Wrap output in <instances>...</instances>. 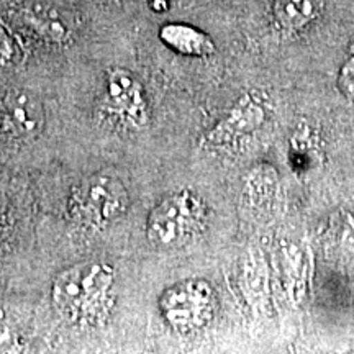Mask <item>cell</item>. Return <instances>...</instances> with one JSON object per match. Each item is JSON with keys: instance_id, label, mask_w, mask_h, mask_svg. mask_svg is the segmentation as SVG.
I'll use <instances>...</instances> for the list:
<instances>
[{"instance_id": "10", "label": "cell", "mask_w": 354, "mask_h": 354, "mask_svg": "<svg viewBox=\"0 0 354 354\" xmlns=\"http://www.w3.org/2000/svg\"><path fill=\"white\" fill-rule=\"evenodd\" d=\"M26 21L38 35H41L43 38H46L48 41L53 43H63L69 37V30L66 28V25L56 17L50 15V13H38V12H28L26 13Z\"/></svg>"}, {"instance_id": "12", "label": "cell", "mask_w": 354, "mask_h": 354, "mask_svg": "<svg viewBox=\"0 0 354 354\" xmlns=\"http://www.w3.org/2000/svg\"><path fill=\"white\" fill-rule=\"evenodd\" d=\"M12 57V43L10 38L0 30V66H6Z\"/></svg>"}, {"instance_id": "13", "label": "cell", "mask_w": 354, "mask_h": 354, "mask_svg": "<svg viewBox=\"0 0 354 354\" xmlns=\"http://www.w3.org/2000/svg\"><path fill=\"white\" fill-rule=\"evenodd\" d=\"M149 7L154 12H166L169 8V0H149Z\"/></svg>"}, {"instance_id": "14", "label": "cell", "mask_w": 354, "mask_h": 354, "mask_svg": "<svg viewBox=\"0 0 354 354\" xmlns=\"http://www.w3.org/2000/svg\"><path fill=\"white\" fill-rule=\"evenodd\" d=\"M10 344V335H8L7 330L0 328V349L7 348Z\"/></svg>"}, {"instance_id": "11", "label": "cell", "mask_w": 354, "mask_h": 354, "mask_svg": "<svg viewBox=\"0 0 354 354\" xmlns=\"http://www.w3.org/2000/svg\"><path fill=\"white\" fill-rule=\"evenodd\" d=\"M338 87L349 100H354V44L338 74Z\"/></svg>"}, {"instance_id": "3", "label": "cell", "mask_w": 354, "mask_h": 354, "mask_svg": "<svg viewBox=\"0 0 354 354\" xmlns=\"http://www.w3.org/2000/svg\"><path fill=\"white\" fill-rule=\"evenodd\" d=\"M130 209V192L112 172H97L74 185L68 198V214L74 223L88 230H104Z\"/></svg>"}, {"instance_id": "15", "label": "cell", "mask_w": 354, "mask_h": 354, "mask_svg": "<svg viewBox=\"0 0 354 354\" xmlns=\"http://www.w3.org/2000/svg\"><path fill=\"white\" fill-rule=\"evenodd\" d=\"M3 225H6V203L0 201V233H2Z\"/></svg>"}, {"instance_id": "8", "label": "cell", "mask_w": 354, "mask_h": 354, "mask_svg": "<svg viewBox=\"0 0 354 354\" xmlns=\"http://www.w3.org/2000/svg\"><path fill=\"white\" fill-rule=\"evenodd\" d=\"M159 39L177 55L207 57L214 55L215 44L205 32L189 24H166L159 28Z\"/></svg>"}, {"instance_id": "4", "label": "cell", "mask_w": 354, "mask_h": 354, "mask_svg": "<svg viewBox=\"0 0 354 354\" xmlns=\"http://www.w3.org/2000/svg\"><path fill=\"white\" fill-rule=\"evenodd\" d=\"M158 307L162 320L176 333H194L214 317L215 294L203 279H187L166 287L159 295Z\"/></svg>"}, {"instance_id": "9", "label": "cell", "mask_w": 354, "mask_h": 354, "mask_svg": "<svg viewBox=\"0 0 354 354\" xmlns=\"http://www.w3.org/2000/svg\"><path fill=\"white\" fill-rule=\"evenodd\" d=\"M326 0H274L272 17L284 33H297L322 15Z\"/></svg>"}, {"instance_id": "5", "label": "cell", "mask_w": 354, "mask_h": 354, "mask_svg": "<svg viewBox=\"0 0 354 354\" xmlns=\"http://www.w3.org/2000/svg\"><path fill=\"white\" fill-rule=\"evenodd\" d=\"M102 110L127 130H141L149 122V107L143 84L131 71L109 69L105 76Z\"/></svg>"}, {"instance_id": "7", "label": "cell", "mask_w": 354, "mask_h": 354, "mask_svg": "<svg viewBox=\"0 0 354 354\" xmlns=\"http://www.w3.org/2000/svg\"><path fill=\"white\" fill-rule=\"evenodd\" d=\"M264 120V109L258 95H245L223 120H220L205 135L207 143L221 145L236 136L256 130Z\"/></svg>"}, {"instance_id": "2", "label": "cell", "mask_w": 354, "mask_h": 354, "mask_svg": "<svg viewBox=\"0 0 354 354\" xmlns=\"http://www.w3.org/2000/svg\"><path fill=\"white\" fill-rule=\"evenodd\" d=\"M207 205L197 192L177 190L162 197L149 212L146 236L151 246L161 251L180 250L202 232Z\"/></svg>"}, {"instance_id": "6", "label": "cell", "mask_w": 354, "mask_h": 354, "mask_svg": "<svg viewBox=\"0 0 354 354\" xmlns=\"http://www.w3.org/2000/svg\"><path fill=\"white\" fill-rule=\"evenodd\" d=\"M46 113L37 95L13 88L0 99V131L15 141L35 140L44 130Z\"/></svg>"}, {"instance_id": "1", "label": "cell", "mask_w": 354, "mask_h": 354, "mask_svg": "<svg viewBox=\"0 0 354 354\" xmlns=\"http://www.w3.org/2000/svg\"><path fill=\"white\" fill-rule=\"evenodd\" d=\"M115 268L104 261H84L66 268L51 284V302L73 323L99 325L109 315Z\"/></svg>"}]
</instances>
